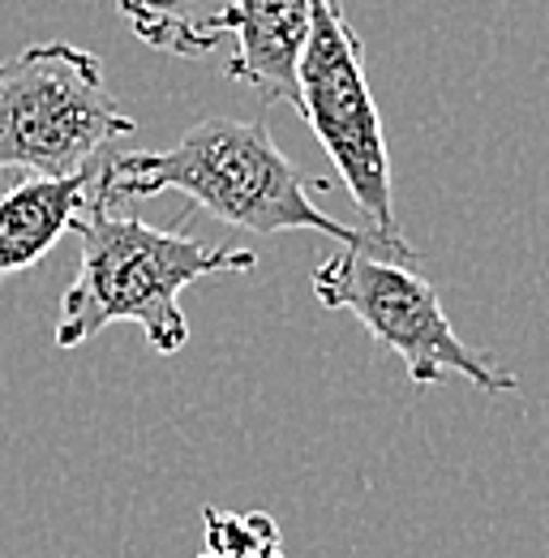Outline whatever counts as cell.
Here are the masks:
<instances>
[{
	"instance_id": "6da1fadb",
	"label": "cell",
	"mask_w": 549,
	"mask_h": 558,
	"mask_svg": "<svg viewBox=\"0 0 549 558\" xmlns=\"http://www.w3.org/2000/svg\"><path fill=\"white\" fill-rule=\"evenodd\" d=\"M331 177H305L279 146L267 121L206 117L168 150H117L95 172V194L103 203H130L155 194H185L190 207L206 210L241 232H327L340 245L374 250L382 258L420 263L408 241L391 245L365 228L331 219L309 194L331 190Z\"/></svg>"
},
{
	"instance_id": "7a4b0ae2",
	"label": "cell",
	"mask_w": 549,
	"mask_h": 558,
	"mask_svg": "<svg viewBox=\"0 0 549 558\" xmlns=\"http://www.w3.org/2000/svg\"><path fill=\"white\" fill-rule=\"evenodd\" d=\"M77 276L61 296L57 349H77L112 323H137L159 356L190 344V318L181 292L206 276L254 271L258 254L241 245H215L181 228H150L137 215H121L90 190V203L73 215Z\"/></svg>"
},
{
	"instance_id": "3957f363",
	"label": "cell",
	"mask_w": 549,
	"mask_h": 558,
	"mask_svg": "<svg viewBox=\"0 0 549 558\" xmlns=\"http://www.w3.org/2000/svg\"><path fill=\"white\" fill-rule=\"evenodd\" d=\"M137 125L103 82V61L73 44H35L0 61V172L69 177Z\"/></svg>"
},
{
	"instance_id": "277c9868",
	"label": "cell",
	"mask_w": 549,
	"mask_h": 558,
	"mask_svg": "<svg viewBox=\"0 0 549 558\" xmlns=\"http://www.w3.org/2000/svg\"><path fill=\"white\" fill-rule=\"evenodd\" d=\"M296 108L335 163V185L352 194L361 228L400 245L391 198V155L374 90L361 70V39L343 13V0H314L309 39L296 61Z\"/></svg>"
},
{
	"instance_id": "5b68a950",
	"label": "cell",
	"mask_w": 549,
	"mask_h": 558,
	"mask_svg": "<svg viewBox=\"0 0 549 558\" xmlns=\"http://www.w3.org/2000/svg\"><path fill=\"white\" fill-rule=\"evenodd\" d=\"M314 296L327 310L356 314L361 327L382 349H391L404 361L412 387H420V391L442 383L447 374L468 378L473 387L489 391V396L520 387L515 374L489 365L477 349H468L455 336L434 283L412 263L343 245L340 254H331L314 267Z\"/></svg>"
},
{
	"instance_id": "8992f818",
	"label": "cell",
	"mask_w": 549,
	"mask_h": 558,
	"mask_svg": "<svg viewBox=\"0 0 549 558\" xmlns=\"http://www.w3.org/2000/svg\"><path fill=\"white\" fill-rule=\"evenodd\" d=\"M314 0H228L223 35L236 39L228 77L263 104H296V61L309 39Z\"/></svg>"
},
{
	"instance_id": "52a82bcc",
	"label": "cell",
	"mask_w": 549,
	"mask_h": 558,
	"mask_svg": "<svg viewBox=\"0 0 549 558\" xmlns=\"http://www.w3.org/2000/svg\"><path fill=\"white\" fill-rule=\"evenodd\" d=\"M95 172L99 168L90 163L69 177H30L0 194V283L48 258L73 215L90 203Z\"/></svg>"
},
{
	"instance_id": "ba28073f",
	"label": "cell",
	"mask_w": 549,
	"mask_h": 558,
	"mask_svg": "<svg viewBox=\"0 0 549 558\" xmlns=\"http://www.w3.org/2000/svg\"><path fill=\"white\" fill-rule=\"evenodd\" d=\"M142 44L172 57H206L223 39L228 0H117Z\"/></svg>"
},
{
	"instance_id": "9c48e42d",
	"label": "cell",
	"mask_w": 549,
	"mask_h": 558,
	"mask_svg": "<svg viewBox=\"0 0 549 558\" xmlns=\"http://www.w3.org/2000/svg\"><path fill=\"white\" fill-rule=\"evenodd\" d=\"M206 520V555L215 558H283L279 529L267 511H249V515H223L215 507L203 511Z\"/></svg>"
},
{
	"instance_id": "30bf717a",
	"label": "cell",
	"mask_w": 549,
	"mask_h": 558,
	"mask_svg": "<svg viewBox=\"0 0 549 558\" xmlns=\"http://www.w3.org/2000/svg\"><path fill=\"white\" fill-rule=\"evenodd\" d=\"M203 558H215V555H203Z\"/></svg>"
}]
</instances>
